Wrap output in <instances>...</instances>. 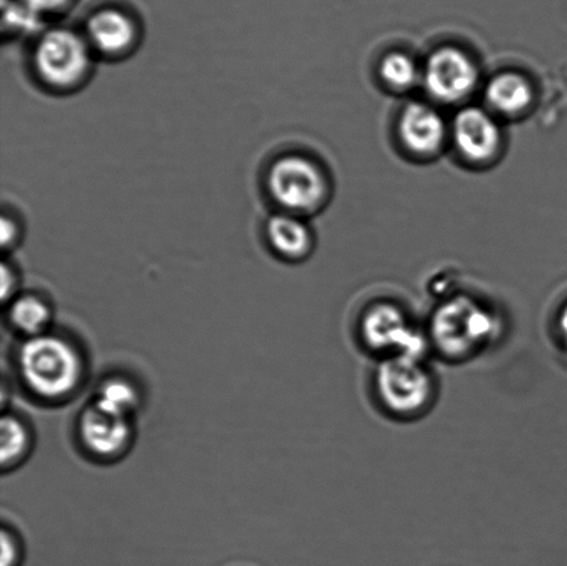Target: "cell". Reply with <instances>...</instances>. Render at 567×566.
Listing matches in <instances>:
<instances>
[{"label":"cell","mask_w":567,"mask_h":566,"mask_svg":"<svg viewBox=\"0 0 567 566\" xmlns=\"http://www.w3.org/2000/svg\"><path fill=\"white\" fill-rule=\"evenodd\" d=\"M17 370L33 397L59 402L81 387L85 366L74 343L49 331L24 340L17 353Z\"/></svg>","instance_id":"3957f363"},{"label":"cell","mask_w":567,"mask_h":566,"mask_svg":"<svg viewBox=\"0 0 567 566\" xmlns=\"http://www.w3.org/2000/svg\"><path fill=\"white\" fill-rule=\"evenodd\" d=\"M546 337L554 354L567 366V301L555 313Z\"/></svg>","instance_id":"ac0fdd59"},{"label":"cell","mask_w":567,"mask_h":566,"mask_svg":"<svg viewBox=\"0 0 567 566\" xmlns=\"http://www.w3.org/2000/svg\"><path fill=\"white\" fill-rule=\"evenodd\" d=\"M486 99L502 114H518L533 100L530 83L518 74L494 76L486 89Z\"/></svg>","instance_id":"5bb4252c"},{"label":"cell","mask_w":567,"mask_h":566,"mask_svg":"<svg viewBox=\"0 0 567 566\" xmlns=\"http://www.w3.org/2000/svg\"><path fill=\"white\" fill-rule=\"evenodd\" d=\"M39 19H41V14L22 2L21 6L6 10L4 24L10 27V31L27 33L37 30Z\"/></svg>","instance_id":"d6986e66"},{"label":"cell","mask_w":567,"mask_h":566,"mask_svg":"<svg viewBox=\"0 0 567 566\" xmlns=\"http://www.w3.org/2000/svg\"><path fill=\"white\" fill-rule=\"evenodd\" d=\"M85 38L94 54L121 59L133 52L137 42V28L131 17L122 11L104 9L87 21Z\"/></svg>","instance_id":"9c48e42d"},{"label":"cell","mask_w":567,"mask_h":566,"mask_svg":"<svg viewBox=\"0 0 567 566\" xmlns=\"http://www.w3.org/2000/svg\"><path fill=\"white\" fill-rule=\"evenodd\" d=\"M20 238V226L17 224L14 218L11 216L3 215L2 218V246L4 249L14 248L16 244L19 243Z\"/></svg>","instance_id":"44dd1931"},{"label":"cell","mask_w":567,"mask_h":566,"mask_svg":"<svg viewBox=\"0 0 567 566\" xmlns=\"http://www.w3.org/2000/svg\"><path fill=\"white\" fill-rule=\"evenodd\" d=\"M454 137L464 157L485 163L496 155L502 135L496 121L481 109L460 111L454 121Z\"/></svg>","instance_id":"30bf717a"},{"label":"cell","mask_w":567,"mask_h":566,"mask_svg":"<svg viewBox=\"0 0 567 566\" xmlns=\"http://www.w3.org/2000/svg\"><path fill=\"white\" fill-rule=\"evenodd\" d=\"M424 326L430 357L452 364L483 357L505 335L504 321L496 310L468 296L444 299Z\"/></svg>","instance_id":"7a4b0ae2"},{"label":"cell","mask_w":567,"mask_h":566,"mask_svg":"<svg viewBox=\"0 0 567 566\" xmlns=\"http://www.w3.org/2000/svg\"><path fill=\"white\" fill-rule=\"evenodd\" d=\"M266 238L271 249L286 259H300L311 248V233L298 215L279 213L266 224Z\"/></svg>","instance_id":"7c38bea8"},{"label":"cell","mask_w":567,"mask_h":566,"mask_svg":"<svg viewBox=\"0 0 567 566\" xmlns=\"http://www.w3.org/2000/svg\"><path fill=\"white\" fill-rule=\"evenodd\" d=\"M32 434L19 415L6 413L0 423V463L2 469L19 467L30 456Z\"/></svg>","instance_id":"2e32d148"},{"label":"cell","mask_w":567,"mask_h":566,"mask_svg":"<svg viewBox=\"0 0 567 566\" xmlns=\"http://www.w3.org/2000/svg\"><path fill=\"white\" fill-rule=\"evenodd\" d=\"M22 559V548L19 536L14 531L2 529V562L0 566H20Z\"/></svg>","instance_id":"ffe728a7"},{"label":"cell","mask_w":567,"mask_h":566,"mask_svg":"<svg viewBox=\"0 0 567 566\" xmlns=\"http://www.w3.org/2000/svg\"><path fill=\"white\" fill-rule=\"evenodd\" d=\"M141 401V392L133 382L122 377H110L97 387L92 403L105 412L132 420Z\"/></svg>","instance_id":"9a60e30c"},{"label":"cell","mask_w":567,"mask_h":566,"mask_svg":"<svg viewBox=\"0 0 567 566\" xmlns=\"http://www.w3.org/2000/svg\"><path fill=\"white\" fill-rule=\"evenodd\" d=\"M349 337L354 348L370 362L404 354L430 357L425 326L393 302H374L361 310Z\"/></svg>","instance_id":"277c9868"},{"label":"cell","mask_w":567,"mask_h":566,"mask_svg":"<svg viewBox=\"0 0 567 566\" xmlns=\"http://www.w3.org/2000/svg\"><path fill=\"white\" fill-rule=\"evenodd\" d=\"M52 320V308L48 301L35 294H25L10 301V325L19 335L24 336L25 340L47 335Z\"/></svg>","instance_id":"4fadbf2b"},{"label":"cell","mask_w":567,"mask_h":566,"mask_svg":"<svg viewBox=\"0 0 567 566\" xmlns=\"http://www.w3.org/2000/svg\"><path fill=\"white\" fill-rule=\"evenodd\" d=\"M33 70L43 85L70 92L86 82L94 53L86 38L66 28L43 33L33 50Z\"/></svg>","instance_id":"5b68a950"},{"label":"cell","mask_w":567,"mask_h":566,"mask_svg":"<svg viewBox=\"0 0 567 566\" xmlns=\"http://www.w3.org/2000/svg\"><path fill=\"white\" fill-rule=\"evenodd\" d=\"M22 2L42 16L63 9L69 3V0H22Z\"/></svg>","instance_id":"7402d4cb"},{"label":"cell","mask_w":567,"mask_h":566,"mask_svg":"<svg viewBox=\"0 0 567 566\" xmlns=\"http://www.w3.org/2000/svg\"><path fill=\"white\" fill-rule=\"evenodd\" d=\"M441 395V377L426 354L375 360L367 370V401L392 423L424 420L436 408Z\"/></svg>","instance_id":"6da1fadb"},{"label":"cell","mask_w":567,"mask_h":566,"mask_svg":"<svg viewBox=\"0 0 567 566\" xmlns=\"http://www.w3.org/2000/svg\"><path fill=\"white\" fill-rule=\"evenodd\" d=\"M17 287V277L13 270L8 265L2 268V299L6 301H13Z\"/></svg>","instance_id":"603a6c76"},{"label":"cell","mask_w":567,"mask_h":566,"mask_svg":"<svg viewBox=\"0 0 567 566\" xmlns=\"http://www.w3.org/2000/svg\"><path fill=\"white\" fill-rule=\"evenodd\" d=\"M266 185L282 213L295 215L319 208L327 192L319 166L300 155L276 159L268 171Z\"/></svg>","instance_id":"8992f818"},{"label":"cell","mask_w":567,"mask_h":566,"mask_svg":"<svg viewBox=\"0 0 567 566\" xmlns=\"http://www.w3.org/2000/svg\"><path fill=\"white\" fill-rule=\"evenodd\" d=\"M381 75L389 86L404 91V89L414 86L419 81V69L409 55L392 53L383 59Z\"/></svg>","instance_id":"e0dca14e"},{"label":"cell","mask_w":567,"mask_h":566,"mask_svg":"<svg viewBox=\"0 0 567 566\" xmlns=\"http://www.w3.org/2000/svg\"><path fill=\"white\" fill-rule=\"evenodd\" d=\"M400 136L411 152L422 155L436 153L446 137L441 114L430 105L409 104L400 119Z\"/></svg>","instance_id":"8fae6325"},{"label":"cell","mask_w":567,"mask_h":566,"mask_svg":"<svg viewBox=\"0 0 567 566\" xmlns=\"http://www.w3.org/2000/svg\"><path fill=\"white\" fill-rule=\"evenodd\" d=\"M480 74L472 60L458 49L437 50L427 60L424 81L431 96L454 103L470 96Z\"/></svg>","instance_id":"52a82bcc"},{"label":"cell","mask_w":567,"mask_h":566,"mask_svg":"<svg viewBox=\"0 0 567 566\" xmlns=\"http://www.w3.org/2000/svg\"><path fill=\"white\" fill-rule=\"evenodd\" d=\"M78 438L91 456L114 460L131 446L132 420L105 412L91 403L78 420Z\"/></svg>","instance_id":"ba28073f"}]
</instances>
